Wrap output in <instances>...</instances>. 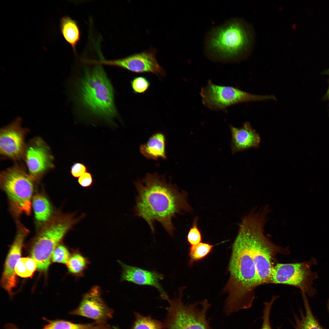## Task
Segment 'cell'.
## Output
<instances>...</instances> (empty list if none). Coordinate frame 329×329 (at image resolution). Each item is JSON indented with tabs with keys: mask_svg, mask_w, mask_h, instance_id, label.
I'll return each mask as SVG.
<instances>
[{
	"mask_svg": "<svg viewBox=\"0 0 329 329\" xmlns=\"http://www.w3.org/2000/svg\"><path fill=\"white\" fill-rule=\"evenodd\" d=\"M135 184L137 192L135 214L146 221L153 233L157 221L172 235V218L182 211L192 210L187 201V193L180 192L175 185L168 182L164 176L156 172L147 173Z\"/></svg>",
	"mask_w": 329,
	"mask_h": 329,
	"instance_id": "obj_1",
	"label": "cell"
},
{
	"mask_svg": "<svg viewBox=\"0 0 329 329\" xmlns=\"http://www.w3.org/2000/svg\"><path fill=\"white\" fill-rule=\"evenodd\" d=\"M229 279L223 290L228 293L225 310L231 314L250 308L259 285L247 230L240 225L233 243L229 264Z\"/></svg>",
	"mask_w": 329,
	"mask_h": 329,
	"instance_id": "obj_2",
	"label": "cell"
},
{
	"mask_svg": "<svg viewBox=\"0 0 329 329\" xmlns=\"http://www.w3.org/2000/svg\"><path fill=\"white\" fill-rule=\"evenodd\" d=\"M251 40L248 24L233 18L209 30L205 37L204 51L207 58L214 62H237L248 55Z\"/></svg>",
	"mask_w": 329,
	"mask_h": 329,
	"instance_id": "obj_3",
	"label": "cell"
},
{
	"mask_svg": "<svg viewBox=\"0 0 329 329\" xmlns=\"http://www.w3.org/2000/svg\"><path fill=\"white\" fill-rule=\"evenodd\" d=\"M268 212L267 207L261 211H253L242 221L248 233L259 285L270 283L273 270L276 264V255L289 253L288 249L275 245L264 235V227Z\"/></svg>",
	"mask_w": 329,
	"mask_h": 329,
	"instance_id": "obj_4",
	"label": "cell"
},
{
	"mask_svg": "<svg viewBox=\"0 0 329 329\" xmlns=\"http://www.w3.org/2000/svg\"><path fill=\"white\" fill-rule=\"evenodd\" d=\"M85 71L78 89V101L90 113L110 121L117 115L111 84L101 65Z\"/></svg>",
	"mask_w": 329,
	"mask_h": 329,
	"instance_id": "obj_5",
	"label": "cell"
},
{
	"mask_svg": "<svg viewBox=\"0 0 329 329\" xmlns=\"http://www.w3.org/2000/svg\"><path fill=\"white\" fill-rule=\"evenodd\" d=\"M86 215L83 213L76 216L75 212H58L44 224L35 239L31 252L38 269L45 271L48 269L52 253L58 244Z\"/></svg>",
	"mask_w": 329,
	"mask_h": 329,
	"instance_id": "obj_6",
	"label": "cell"
},
{
	"mask_svg": "<svg viewBox=\"0 0 329 329\" xmlns=\"http://www.w3.org/2000/svg\"><path fill=\"white\" fill-rule=\"evenodd\" d=\"M0 185L16 216L30 215L36 181L22 165L16 164L0 173Z\"/></svg>",
	"mask_w": 329,
	"mask_h": 329,
	"instance_id": "obj_7",
	"label": "cell"
},
{
	"mask_svg": "<svg viewBox=\"0 0 329 329\" xmlns=\"http://www.w3.org/2000/svg\"><path fill=\"white\" fill-rule=\"evenodd\" d=\"M182 288L178 298L168 300V315L165 326L168 329H213L206 318L210 306L207 300L188 305L182 301Z\"/></svg>",
	"mask_w": 329,
	"mask_h": 329,
	"instance_id": "obj_8",
	"label": "cell"
},
{
	"mask_svg": "<svg viewBox=\"0 0 329 329\" xmlns=\"http://www.w3.org/2000/svg\"><path fill=\"white\" fill-rule=\"evenodd\" d=\"M200 95L205 107L216 111L242 102L276 99L274 95L253 94L234 87L216 85L210 80L202 88Z\"/></svg>",
	"mask_w": 329,
	"mask_h": 329,
	"instance_id": "obj_9",
	"label": "cell"
},
{
	"mask_svg": "<svg viewBox=\"0 0 329 329\" xmlns=\"http://www.w3.org/2000/svg\"><path fill=\"white\" fill-rule=\"evenodd\" d=\"M317 263L314 258L302 262L277 263L273 268L270 283L294 286L300 289L302 293L312 297L316 292L312 286L313 281L317 278L318 275L311 270V267Z\"/></svg>",
	"mask_w": 329,
	"mask_h": 329,
	"instance_id": "obj_10",
	"label": "cell"
},
{
	"mask_svg": "<svg viewBox=\"0 0 329 329\" xmlns=\"http://www.w3.org/2000/svg\"><path fill=\"white\" fill-rule=\"evenodd\" d=\"M156 49H150L135 53L121 58L113 60L102 59L90 60V64L104 65L120 67L138 73H152L159 77L165 75L164 69L159 64L156 58Z\"/></svg>",
	"mask_w": 329,
	"mask_h": 329,
	"instance_id": "obj_11",
	"label": "cell"
},
{
	"mask_svg": "<svg viewBox=\"0 0 329 329\" xmlns=\"http://www.w3.org/2000/svg\"><path fill=\"white\" fill-rule=\"evenodd\" d=\"M23 159L28 174L36 181L54 166L49 146L38 137L32 139L26 145Z\"/></svg>",
	"mask_w": 329,
	"mask_h": 329,
	"instance_id": "obj_12",
	"label": "cell"
},
{
	"mask_svg": "<svg viewBox=\"0 0 329 329\" xmlns=\"http://www.w3.org/2000/svg\"><path fill=\"white\" fill-rule=\"evenodd\" d=\"M21 123V119L18 117L0 130V154L15 161L23 159L26 146L25 139L28 131Z\"/></svg>",
	"mask_w": 329,
	"mask_h": 329,
	"instance_id": "obj_13",
	"label": "cell"
},
{
	"mask_svg": "<svg viewBox=\"0 0 329 329\" xmlns=\"http://www.w3.org/2000/svg\"><path fill=\"white\" fill-rule=\"evenodd\" d=\"M113 313L103 299L101 288L97 285L83 294L77 308L70 312L71 315L86 317L101 324H106Z\"/></svg>",
	"mask_w": 329,
	"mask_h": 329,
	"instance_id": "obj_14",
	"label": "cell"
},
{
	"mask_svg": "<svg viewBox=\"0 0 329 329\" xmlns=\"http://www.w3.org/2000/svg\"><path fill=\"white\" fill-rule=\"evenodd\" d=\"M17 234L6 259L1 281L3 288L9 294L16 285L15 267L20 258L23 241L28 232L19 221H17Z\"/></svg>",
	"mask_w": 329,
	"mask_h": 329,
	"instance_id": "obj_15",
	"label": "cell"
},
{
	"mask_svg": "<svg viewBox=\"0 0 329 329\" xmlns=\"http://www.w3.org/2000/svg\"><path fill=\"white\" fill-rule=\"evenodd\" d=\"M122 268V281H127L140 285H148L156 288L161 298L168 300L169 298L164 290L159 281L164 279V276L155 271H150L140 268L126 264L118 260Z\"/></svg>",
	"mask_w": 329,
	"mask_h": 329,
	"instance_id": "obj_16",
	"label": "cell"
},
{
	"mask_svg": "<svg viewBox=\"0 0 329 329\" xmlns=\"http://www.w3.org/2000/svg\"><path fill=\"white\" fill-rule=\"evenodd\" d=\"M229 127L232 135L231 149L232 154L259 146L260 136L252 128L249 122H245L239 128L232 125H230Z\"/></svg>",
	"mask_w": 329,
	"mask_h": 329,
	"instance_id": "obj_17",
	"label": "cell"
},
{
	"mask_svg": "<svg viewBox=\"0 0 329 329\" xmlns=\"http://www.w3.org/2000/svg\"><path fill=\"white\" fill-rule=\"evenodd\" d=\"M140 151L146 158L156 160L167 158L166 138L162 133H155L151 136L145 143L140 147Z\"/></svg>",
	"mask_w": 329,
	"mask_h": 329,
	"instance_id": "obj_18",
	"label": "cell"
},
{
	"mask_svg": "<svg viewBox=\"0 0 329 329\" xmlns=\"http://www.w3.org/2000/svg\"><path fill=\"white\" fill-rule=\"evenodd\" d=\"M61 33L65 40L76 53V46L80 39L81 33L77 22L69 16L62 17L60 21Z\"/></svg>",
	"mask_w": 329,
	"mask_h": 329,
	"instance_id": "obj_19",
	"label": "cell"
},
{
	"mask_svg": "<svg viewBox=\"0 0 329 329\" xmlns=\"http://www.w3.org/2000/svg\"><path fill=\"white\" fill-rule=\"evenodd\" d=\"M304 312L301 310L300 314H294L295 329H324L314 316L305 294H302Z\"/></svg>",
	"mask_w": 329,
	"mask_h": 329,
	"instance_id": "obj_20",
	"label": "cell"
},
{
	"mask_svg": "<svg viewBox=\"0 0 329 329\" xmlns=\"http://www.w3.org/2000/svg\"><path fill=\"white\" fill-rule=\"evenodd\" d=\"M47 324L41 329H111V327L106 324L97 322L79 324L62 320H48L44 319Z\"/></svg>",
	"mask_w": 329,
	"mask_h": 329,
	"instance_id": "obj_21",
	"label": "cell"
},
{
	"mask_svg": "<svg viewBox=\"0 0 329 329\" xmlns=\"http://www.w3.org/2000/svg\"><path fill=\"white\" fill-rule=\"evenodd\" d=\"M32 205L35 218L38 222L44 224L53 216L51 203L44 195L40 194L34 195L32 198Z\"/></svg>",
	"mask_w": 329,
	"mask_h": 329,
	"instance_id": "obj_22",
	"label": "cell"
},
{
	"mask_svg": "<svg viewBox=\"0 0 329 329\" xmlns=\"http://www.w3.org/2000/svg\"><path fill=\"white\" fill-rule=\"evenodd\" d=\"M90 262L78 249L73 251L66 264L69 271L76 277H83Z\"/></svg>",
	"mask_w": 329,
	"mask_h": 329,
	"instance_id": "obj_23",
	"label": "cell"
},
{
	"mask_svg": "<svg viewBox=\"0 0 329 329\" xmlns=\"http://www.w3.org/2000/svg\"><path fill=\"white\" fill-rule=\"evenodd\" d=\"M37 268L36 262L32 258H20L16 265L15 271L19 276L29 278L32 276Z\"/></svg>",
	"mask_w": 329,
	"mask_h": 329,
	"instance_id": "obj_24",
	"label": "cell"
},
{
	"mask_svg": "<svg viewBox=\"0 0 329 329\" xmlns=\"http://www.w3.org/2000/svg\"><path fill=\"white\" fill-rule=\"evenodd\" d=\"M135 320L132 329H165V325L149 316H143L135 313Z\"/></svg>",
	"mask_w": 329,
	"mask_h": 329,
	"instance_id": "obj_25",
	"label": "cell"
},
{
	"mask_svg": "<svg viewBox=\"0 0 329 329\" xmlns=\"http://www.w3.org/2000/svg\"><path fill=\"white\" fill-rule=\"evenodd\" d=\"M214 246L208 243L203 242L191 246L189 252V265L205 257L210 253Z\"/></svg>",
	"mask_w": 329,
	"mask_h": 329,
	"instance_id": "obj_26",
	"label": "cell"
},
{
	"mask_svg": "<svg viewBox=\"0 0 329 329\" xmlns=\"http://www.w3.org/2000/svg\"><path fill=\"white\" fill-rule=\"evenodd\" d=\"M130 84L134 94H143L149 89L150 83L148 80L143 76L134 77L131 81Z\"/></svg>",
	"mask_w": 329,
	"mask_h": 329,
	"instance_id": "obj_27",
	"label": "cell"
},
{
	"mask_svg": "<svg viewBox=\"0 0 329 329\" xmlns=\"http://www.w3.org/2000/svg\"><path fill=\"white\" fill-rule=\"evenodd\" d=\"M198 220L197 217L195 218L187 236V242L191 246L196 245L202 241L201 234L198 226Z\"/></svg>",
	"mask_w": 329,
	"mask_h": 329,
	"instance_id": "obj_28",
	"label": "cell"
},
{
	"mask_svg": "<svg viewBox=\"0 0 329 329\" xmlns=\"http://www.w3.org/2000/svg\"><path fill=\"white\" fill-rule=\"evenodd\" d=\"M70 255L69 250L65 246L59 245L52 253V260L53 262L66 264Z\"/></svg>",
	"mask_w": 329,
	"mask_h": 329,
	"instance_id": "obj_29",
	"label": "cell"
},
{
	"mask_svg": "<svg viewBox=\"0 0 329 329\" xmlns=\"http://www.w3.org/2000/svg\"><path fill=\"white\" fill-rule=\"evenodd\" d=\"M278 297V296H273L270 302L264 303V308L261 318L263 322L260 329H273L270 322V313L273 304Z\"/></svg>",
	"mask_w": 329,
	"mask_h": 329,
	"instance_id": "obj_30",
	"label": "cell"
},
{
	"mask_svg": "<svg viewBox=\"0 0 329 329\" xmlns=\"http://www.w3.org/2000/svg\"><path fill=\"white\" fill-rule=\"evenodd\" d=\"M87 166L83 163L75 162L70 167V172L71 175L75 178H79L82 175L87 172Z\"/></svg>",
	"mask_w": 329,
	"mask_h": 329,
	"instance_id": "obj_31",
	"label": "cell"
},
{
	"mask_svg": "<svg viewBox=\"0 0 329 329\" xmlns=\"http://www.w3.org/2000/svg\"><path fill=\"white\" fill-rule=\"evenodd\" d=\"M77 182L82 187H89L92 185L93 183V175L91 173L87 172L78 178Z\"/></svg>",
	"mask_w": 329,
	"mask_h": 329,
	"instance_id": "obj_32",
	"label": "cell"
},
{
	"mask_svg": "<svg viewBox=\"0 0 329 329\" xmlns=\"http://www.w3.org/2000/svg\"><path fill=\"white\" fill-rule=\"evenodd\" d=\"M322 99L323 100H324V101L326 100V101H329V80H328V88L327 90L326 93L325 94V95L323 97Z\"/></svg>",
	"mask_w": 329,
	"mask_h": 329,
	"instance_id": "obj_33",
	"label": "cell"
},
{
	"mask_svg": "<svg viewBox=\"0 0 329 329\" xmlns=\"http://www.w3.org/2000/svg\"><path fill=\"white\" fill-rule=\"evenodd\" d=\"M5 329H19L14 325L9 324L6 327Z\"/></svg>",
	"mask_w": 329,
	"mask_h": 329,
	"instance_id": "obj_34",
	"label": "cell"
},
{
	"mask_svg": "<svg viewBox=\"0 0 329 329\" xmlns=\"http://www.w3.org/2000/svg\"><path fill=\"white\" fill-rule=\"evenodd\" d=\"M111 329H119L118 328L116 327H111Z\"/></svg>",
	"mask_w": 329,
	"mask_h": 329,
	"instance_id": "obj_35",
	"label": "cell"
},
{
	"mask_svg": "<svg viewBox=\"0 0 329 329\" xmlns=\"http://www.w3.org/2000/svg\"><path fill=\"white\" fill-rule=\"evenodd\" d=\"M327 307H328V310L329 312V300L328 303Z\"/></svg>",
	"mask_w": 329,
	"mask_h": 329,
	"instance_id": "obj_36",
	"label": "cell"
}]
</instances>
